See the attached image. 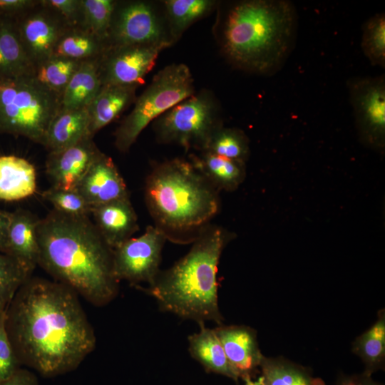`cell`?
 I'll return each mask as SVG.
<instances>
[{"label": "cell", "mask_w": 385, "mask_h": 385, "mask_svg": "<svg viewBox=\"0 0 385 385\" xmlns=\"http://www.w3.org/2000/svg\"><path fill=\"white\" fill-rule=\"evenodd\" d=\"M255 385H326L307 368L282 357L263 356Z\"/></svg>", "instance_id": "484cf974"}, {"label": "cell", "mask_w": 385, "mask_h": 385, "mask_svg": "<svg viewBox=\"0 0 385 385\" xmlns=\"http://www.w3.org/2000/svg\"><path fill=\"white\" fill-rule=\"evenodd\" d=\"M38 0H0V18L14 19Z\"/></svg>", "instance_id": "74e56055"}, {"label": "cell", "mask_w": 385, "mask_h": 385, "mask_svg": "<svg viewBox=\"0 0 385 385\" xmlns=\"http://www.w3.org/2000/svg\"><path fill=\"white\" fill-rule=\"evenodd\" d=\"M91 207L129 197L126 185L112 158L102 152L76 188Z\"/></svg>", "instance_id": "2e32d148"}, {"label": "cell", "mask_w": 385, "mask_h": 385, "mask_svg": "<svg viewBox=\"0 0 385 385\" xmlns=\"http://www.w3.org/2000/svg\"><path fill=\"white\" fill-rule=\"evenodd\" d=\"M108 48L107 43L93 34L70 27L58 40L53 55L84 61L100 58Z\"/></svg>", "instance_id": "83f0119b"}, {"label": "cell", "mask_w": 385, "mask_h": 385, "mask_svg": "<svg viewBox=\"0 0 385 385\" xmlns=\"http://www.w3.org/2000/svg\"><path fill=\"white\" fill-rule=\"evenodd\" d=\"M168 236L157 226H148L138 237H130L113 250V273L119 282L150 285L160 272L163 247Z\"/></svg>", "instance_id": "9c48e42d"}, {"label": "cell", "mask_w": 385, "mask_h": 385, "mask_svg": "<svg viewBox=\"0 0 385 385\" xmlns=\"http://www.w3.org/2000/svg\"><path fill=\"white\" fill-rule=\"evenodd\" d=\"M66 20L71 27L83 29V12L81 0H43Z\"/></svg>", "instance_id": "8d00e7d4"}, {"label": "cell", "mask_w": 385, "mask_h": 385, "mask_svg": "<svg viewBox=\"0 0 385 385\" xmlns=\"http://www.w3.org/2000/svg\"><path fill=\"white\" fill-rule=\"evenodd\" d=\"M352 350L363 361L364 373L371 374L384 369L385 362V312H378L377 320L353 343Z\"/></svg>", "instance_id": "4316f807"}, {"label": "cell", "mask_w": 385, "mask_h": 385, "mask_svg": "<svg viewBox=\"0 0 385 385\" xmlns=\"http://www.w3.org/2000/svg\"><path fill=\"white\" fill-rule=\"evenodd\" d=\"M195 168L217 190H233L244 180L245 163L230 160L209 151L191 155Z\"/></svg>", "instance_id": "603a6c76"}, {"label": "cell", "mask_w": 385, "mask_h": 385, "mask_svg": "<svg viewBox=\"0 0 385 385\" xmlns=\"http://www.w3.org/2000/svg\"><path fill=\"white\" fill-rule=\"evenodd\" d=\"M99 59L82 62L61 96V109L85 108L92 102L102 86Z\"/></svg>", "instance_id": "d4e9b609"}, {"label": "cell", "mask_w": 385, "mask_h": 385, "mask_svg": "<svg viewBox=\"0 0 385 385\" xmlns=\"http://www.w3.org/2000/svg\"><path fill=\"white\" fill-rule=\"evenodd\" d=\"M87 136L59 150L49 152L46 173L52 187L76 190L78 183L101 151Z\"/></svg>", "instance_id": "5bb4252c"}, {"label": "cell", "mask_w": 385, "mask_h": 385, "mask_svg": "<svg viewBox=\"0 0 385 385\" xmlns=\"http://www.w3.org/2000/svg\"><path fill=\"white\" fill-rule=\"evenodd\" d=\"M10 212L0 208V253L6 254V236L9 223Z\"/></svg>", "instance_id": "60d3db41"}, {"label": "cell", "mask_w": 385, "mask_h": 385, "mask_svg": "<svg viewBox=\"0 0 385 385\" xmlns=\"http://www.w3.org/2000/svg\"><path fill=\"white\" fill-rule=\"evenodd\" d=\"M33 67L53 55L61 36L71 27L66 20L43 0L13 19Z\"/></svg>", "instance_id": "8fae6325"}, {"label": "cell", "mask_w": 385, "mask_h": 385, "mask_svg": "<svg viewBox=\"0 0 385 385\" xmlns=\"http://www.w3.org/2000/svg\"><path fill=\"white\" fill-rule=\"evenodd\" d=\"M228 240L221 227H203L189 252L170 268L160 271L154 282L142 289L153 297L164 312L198 324L212 321L222 325L217 274Z\"/></svg>", "instance_id": "277c9868"}, {"label": "cell", "mask_w": 385, "mask_h": 385, "mask_svg": "<svg viewBox=\"0 0 385 385\" xmlns=\"http://www.w3.org/2000/svg\"><path fill=\"white\" fill-rule=\"evenodd\" d=\"M297 23V10L289 1H239L228 9L223 22L222 53L238 69L273 75L294 47Z\"/></svg>", "instance_id": "3957f363"}, {"label": "cell", "mask_w": 385, "mask_h": 385, "mask_svg": "<svg viewBox=\"0 0 385 385\" xmlns=\"http://www.w3.org/2000/svg\"><path fill=\"white\" fill-rule=\"evenodd\" d=\"M337 385H382L374 381L371 376L364 372L361 374L347 375L340 374L337 379Z\"/></svg>", "instance_id": "ab89813d"}, {"label": "cell", "mask_w": 385, "mask_h": 385, "mask_svg": "<svg viewBox=\"0 0 385 385\" xmlns=\"http://www.w3.org/2000/svg\"><path fill=\"white\" fill-rule=\"evenodd\" d=\"M1 19V18H0Z\"/></svg>", "instance_id": "b9f144b4"}, {"label": "cell", "mask_w": 385, "mask_h": 385, "mask_svg": "<svg viewBox=\"0 0 385 385\" xmlns=\"http://www.w3.org/2000/svg\"><path fill=\"white\" fill-rule=\"evenodd\" d=\"M39 219L31 212L18 209L10 212L6 255L30 274L38 263L37 227Z\"/></svg>", "instance_id": "e0dca14e"}, {"label": "cell", "mask_w": 385, "mask_h": 385, "mask_svg": "<svg viewBox=\"0 0 385 385\" xmlns=\"http://www.w3.org/2000/svg\"><path fill=\"white\" fill-rule=\"evenodd\" d=\"M163 4L172 38L175 40L192 23L209 14L216 2L211 0H167Z\"/></svg>", "instance_id": "f546056e"}, {"label": "cell", "mask_w": 385, "mask_h": 385, "mask_svg": "<svg viewBox=\"0 0 385 385\" xmlns=\"http://www.w3.org/2000/svg\"><path fill=\"white\" fill-rule=\"evenodd\" d=\"M361 50L374 66L385 67V15L377 13L362 26Z\"/></svg>", "instance_id": "1f68e13d"}, {"label": "cell", "mask_w": 385, "mask_h": 385, "mask_svg": "<svg viewBox=\"0 0 385 385\" xmlns=\"http://www.w3.org/2000/svg\"><path fill=\"white\" fill-rule=\"evenodd\" d=\"M82 62L52 55L34 68L33 75L41 85L61 97Z\"/></svg>", "instance_id": "f1b7e54d"}, {"label": "cell", "mask_w": 385, "mask_h": 385, "mask_svg": "<svg viewBox=\"0 0 385 385\" xmlns=\"http://www.w3.org/2000/svg\"><path fill=\"white\" fill-rule=\"evenodd\" d=\"M6 313L0 318V382L9 379L21 366L6 328Z\"/></svg>", "instance_id": "d590c367"}, {"label": "cell", "mask_w": 385, "mask_h": 385, "mask_svg": "<svg viewBox=\"0 0 385 385\" xmlns=\"http://www.w3.org/2000/svg\"><path fill=\"white\" fill-rule=\"evenodd\" d=\"M200 331L188 337L189 352L208 373L227 376L235 382L239 378L231 366L214 329L199 324Z\"/></svg>", "instance_id": "7402d4cb"}, {"label": "cell", "mask_w": 385, "mask_h": 385, "mask_svg": "<svg viewBox=\"0 0 385 385\" xmlns=\"http://www.w3.org/2000/svg\"><path fill=\"white\" fill-rule=\"evenodd\" d=\"M173 42L155 8L147 1H117L107 45L108 48Z\"/></svg>", "instance_id": "30bf717a"}, {"label": "cell", "mask_w": 385, "mask_h": 385, "mask_svg": "<svg viewBox=\"0 0 385 385\" xmlns=\"http://www.w3.org/2000/svg\"><path fill=\"white\" fill-rule=\"evenodd\" d=\"M137 86L103 85L92 102L87 106L89 116V135L106 126L135 102Z\"/></svg>", "instance_id": "d6986e66"}, {"label": "cell", "mask_w": 385, "mask_h": 385, "mask_svg": "<svg viewBox=\"0 0 385 385\" xmlns=\"http://www.w3.org/2000/svg\"><path fill=\"white\" fill-rule=\"evenodd\" d=\"M37 237L38 265L56 282L98 307L117 296L113 249L88 216L53 210L39 219Z\"/></svg>", "instance_id": "7a4b0ae2"}, {"label": "cell", "mask_w": 385, "mask_h": 385, "mask_svg": "<svg viewBox=\"0 0 385 385\" xmlns=\"http://www.w3.org/2000/svg\"><path fill=\"white\" fill-rule=\"evenodd\" d=\"M205 150L245 163L250 153L248 139L240 129L222 126L213 134Z\"/></svg>", "instance_id": "4dcf8cb0"}, {"label": "cell", "mask_w": 385, "mask_h": 385, "mask_svg": "<svg viewBox=\"0 0 385 385\" xmlns=\"http://www.w3.org/2000/svg\"><path fill=\"white\" fill-rule=\"evenodd\" d=\"M0 385H38V381L34 373L21 367L11 377L0 382Z\"/></svg>", "instance_id": "f35d334b"}, {"label": "cell", "mask_w": 385, "mask_h": 385, "mask_svg": "<svg viewBox=\"0 0 385 385\" xmlns=\"http://www.w3.org/2000/svg\"><path fill=\"white\" fill-rule=\"evenodd\" d=\"M61 99L33 73L0 81V134L23 136L43 145Z\"/></svg>", "instance_id": "8992f818"}, {"label": "cell", "mask_w": 385, "mask_h": 385, "mask_svg": "<svg viewBox=\"0 0 385 385\" xmlns=\"http://www.w3.org/2000/svg\"><path fill=\"white\" fill-rule=\"evenodd\" d=\"M31 275L12 257L0 253V318L5 314L19 288Z\"/></svg>", "instance_id": "d6a6232c"}, {"label": "cell", "mask_w": 385, "mask_h": 385, "mask_svg": "<svg viewBox=\"0 0 385 385\" xmlns=\"http://www.w3.org/2000/svg\"><path fill=\"white\" fill-rule=\"evenodd\" d=\"M36 172L32 163L14 155L0 156V200L16 201L33 195Z\"/></svg>", "instance_id": "ffe728a7"}, {"label": "cell", "mask_w": 385, "mask_h": 385, "mask_svg": "<svg viewBox=\"0 0 385 385\" xmlns=\"http://www.w3.org/2000/svg\"><path fill=\"white\" fill-rule=\"evenodd\" d=\"M83 29L107 43L108 34L117 4L113 0H81Z\"/></svg>", "instance_id": "836d02e7"}, {"label": "cell", "mask_w": 385, "mask_h": 385, "mask_svg": "<svg viewBox=\"0 0 385 385\" xmlns=\"http://www.w3.org/2000/svg\"><path fill=\"white\" fill-rule=\"evenodd\" d=\"M5 319L21 365L45 377L76 369L96 346L78 294L58 282L30 276L14 296Z\"/></svg>", "instance_id": "6da1fadb"}, {"label": "cell", "mask_w": 385, "mask_h": 385, "mask_svg": "<svg viewBox=\"0 0 385 385\" xmlns=\"http://www.w3.org/2000/svg\"><path fill=\"white\" fill-rule=\"evenodd\" d=\"M349 101L363 141L382 148L385 139V78L356 77L348 82Z\"/></svg>", "instance_id": "7c38bea8"}, {"label": "cell", "mask_w": 385, "mask_h": 385, "mask_svg": "<svg viewBox=\"0 0 385 385\" xmlns=\"http://www.w3.org/2000/svg\"><path fill=\"white\" fill-rule=\"evenodd\" d=\"M214 331L238 378L245 384L255 381L264 356L258 346L256 331L245 325L223 324Z\"/></svg>", "instance_id": "9a60e30c"}, {"label": "cell", "mask_w": 385, "mask_h": 385, "mask_svg": "<svg viewBox=\"0 0 385 385\" xmlns=\"http://www.w3.org/2000/svg\"><path fill=\"white\" fill-rule=\"evenodd\" d=\"M222 126L217 101L207 91L176 104L155 120L154 124L160 142L200 152L206 150L212 136Z\"/></svg>", "instance_id": "ba28073f"}, {"label": "cell", "mask_w": 385, "mask_h": 385, "mask_svg": "<svg viewBox=\"0 0 385 385\" xmlns=\"http://www.w3.org/2000/svg\"><path fill=\"white\" fill-rule=\"evenodd\" d=\"M171 42L108 48L99 59L103 85L139 86Z\"/></svg>", "instance_id": "4fadbf2b"}, {"label": "cell", "mask_w": 385, "mask_h": 385, "mask_svg": "<svg viewBox=\"0 0 385 385\" xmlns=\"http://www.w3.org/2000/svg\"><path fill=\"white\" fill-rule=\"evenodd\" d=\"M91 215L106 243L113 250L138 230V218L130 197L93 207Z\"/></svg>", "instance_id": "ac0fdd59"}, {"label": "cell", "mask_w": 385, "mask_h": 385, "mask_svg": "<svg viewBox=\"0 0 385 385\" xmlns=\"http://www.w3.org/2000/svg\"><path fill=\"white\" fill-rule=\"evenodd\" d=\"M217 191L191 162L175 158L152 170L145 200L157 227L167 235L206 226L219 210Z\"/></svg>", "instance_id": "5b68a950"}, {"label": "cell", "mask_w": 385, "mask_h": 385, "mask_svg": "<svg viewBox=\"0 0 385 385\" xmlns=\"http://www.w3.org/2000/svg\"><path fill=\"white\" fill-rule=\"evenodd\" d=\"M42 197L50 202L53 210L69 215L88 216L91 207L76 190H64L55 187L44 190Z\"/></svg>", "instance_id": "e575fe53"}, {"label": "cell", "mask_w": 385, "mask_h": 385, "mask_svg": "<svg viewBox=\"0 0 385 385\" xmlns=\"http://www.w3.org/2000/svg\"><path fill=\"white\" fill-rule=\"evenodd\" d=\"M88 128L87 107L60 109L48 128L43 145L48 153L61 150L90 136Z\"/></svg>", "instance_id": "44dd1931"}, {"label": "cell", "mask_w": 385, "mask_h": 385, "mask_svg": "<svg viewBox=\"0 0 385 385\" xmlns=\"http://www.w3.org/2000/svg\"><path fill=\"white\" fill-rule=\"evenodd\" d=\"M194 93V80L188 66L173 63L161 69L136 97L133 110L116 128V148L128 152L150 122Z\"/></svg>", "instance_id": "52a82bcc"}, {"label": "cell", "mask_w": 385, "mask_h": 385, "mask_svg": "<svg viewBox=\"0 0 385 385\" xmlns=\"http://www.w3.org/2000/svg\"><path fill=\"white\" fill-rule=\"evenodd\" d=\"M13 19H0V81L33 73Z\"/></svg>", "instance_id": "cb8c5ba5"}]
</instances>
